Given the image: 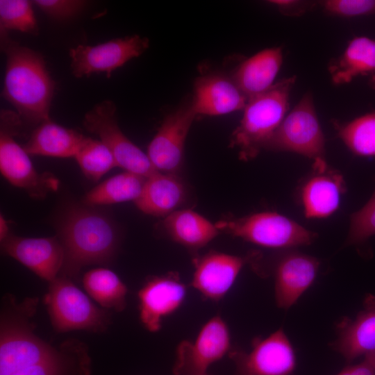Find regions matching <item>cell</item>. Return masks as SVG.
I'll return each mask as SVG.
<instances>
[{
	"label": "cell",
	"instance_id": "836d02e7",
	"mask_svg": "<svg viewBox=\"0 0 375 375\" xmlns=\"http://www.w3.org/2000/svg\"><path fill=\"white\" fill-rule=\"evenodd\" d=\"M32 2L49 16L58 19L75 15L85 5V1L76 0H35Z\"/></svg>",
	"mask_w": 375,
	"mask_h": 375
},
{
	"label": "cell",
	"instance_id": "ab89813d",
	"mask_svg": "<svg viewBox=\"0 0 375 375\" xmlns=\"http://www.w3.org/2000/svg\"><path fill=\"white\" fill-rule=\"evenodd\" d=\"M202 375H210V374H209L208 373H207V374H202Z\"/></svg>",
	"mask_w": 375,
	"mask_h": 375
},
{
	"label": "cell",
	"instance_id": "6da1fadb",
	"mask_svg": "<svg viewBox=\"0 0 375 375\" xmlns=\"http://www.w3.org/2000/svg\"><path fill=\"white\" fill-rule=\"evenodd\" d=\"M54 226L64 250L60 276L75 279L84 267L108 265L118 252L119 228L111 217L95 206L67 204L59 212Z\"/></svg>",
	"mask_w": 375,
	"mask_h": 375
},
{
	"label": "cell",
	"instance_id": "e0dca14e",
	"mask_svg": "<svg viewBox=\"0 0 375 375\" xmlns=\"http://www.w3.org/2000/svg\"><path fill=\"white\" fill-rule=\"evenodd\" d=\"M1 249L5 254L48 283L59 276L62 270L64 250L56 236L25 238L11 234L1 242Z\"/></svg>",
	"mask_w": 375,
	"mask_h": 375
},
{
	"label": "cell",
	"instance_id": "5bb4252c",
	"mask_svg": "<svg viewBox=\"0 0 375 375\" xmlns=\"http://www.w3.org/2000/svg\"><path fill=\"white\" fill-rule=\"evenodd\" d=\"M186 294V286L176 272L148 278L138 292L144 327L151 333L160 331L163 319L181 306Z\"/></svg>",
	"mask_w": 375,
	"mask_h": 375
},
{
	"label": "cell",
	"instance_id": "9a60e30c",
	"mask_svg": "<svg viewBox=\"0 0 375 375\" xmlns=\"http://www.w3.org/2000/svg\"><path fill=\"white\" fill-rule=\"evenodd\" d=\"M256 254L246 256L209 251L193 259L192 286L203 297L219 301L230 290L244 266L253 262Z\"/></svg>",
	"mask_w": 375,
	"mask_h": 375
},
{
	"label": "cell",
	"instance_id": "7c38bea8",
	"mask_svg": "<svg viewBox=\"0 0 375 375\" xmlns=\"http://www.w3.org/2000/svg\"><path fill=\"white\" fill-rule=\"evenodd\" d=\"M149 46V39L138 35L113 39L95 46L80 44L69 50L72 74L81 78L106 72L109 78L112 72L140 56Z\"/></svg>",
	"mask_w": 375,
	"mask_h": 375
},
{
	"label": "cell",
	"instance_id": "d4e9b609",
	"mask_svg": "<svg viewBox=\"0 0 375 375\" xmlns=\"http://www.w3.org/2000/svg\"><path fill=\"white\" fill-rule=\"evenodd\" d=\"M85 138L48 119L36 127L23 147L32 156L74 157Z\"/></svg>",
	"mask_w": 375,
	"mask_h": 375
},
{
	"label": "cell",
	"instance_id": "d6986e66",
	"mask_svg": "<svg viewBox=\"0 0 375 375\" xmlns=\"http://www.w3.org/2000/svg\"><path fill=\"white\" fill-rule=\"evenodd\" d=\"M247 100L231 77L211 73L196 80L191 103L197 116H217L243 110Z\"/></svg>",
	"mask_w": 375,
	"mask_h": 375
},
{
	"label": "cell",
	"instance_id": "f35d334b",
	"mask_svg": "<svg viewBox=\"0 0 375 375\" xmlns=\"http://www.w3.org/2000/svg\"><path fill=\"white\" fill-rule=\"evenodd\" d=\"M369 85L373 88L375 89V76L370 77L369 81Z\"/></svg>",
	"mask_w": 375,
	"mask_h": 375
},
{
	"label": "cell",
	"instance_id": "8d00e7d4",
	"mask_svg": "<svg viewBox=\"0 0 375 375\" xmlns=\"http://www.w3.org/2000/svg\"><path fill=\"white\" fill-rule=\"evenodd\" d=\"M11 233H10V226L8 222L1 214L0 215V241L1 243L6 240Z\"/></svg>",
	"mask_w": 375,
	"mask_h": 375
},
{
	"label": "cell",
	"instance_id": "277c9868",
	"mask_svg": "<svg viewBox=\"0 0 375 375\" xmlns=\"http://www.w3.org/2000/svg\"><path fill=\"white\" fill-rule=\"evenodd\" d=\"M295 81V76L283 78L248 99L240 122L230 139V147L237 149L240 159L252 160L265 149L286 115Z\"/></svg>",
	"mask_w": 375,
	"mask_h": 375
},
{
	"label": "cell",
	"instance_id": "d6a6232c",
	"mask_svg": "<svg viewBox=\"0 0 375 375\" xmlns=\"http://www.w3.org/2000/svg\"><path fill=\"white\" fill-rule=\"evenodd\" d=\"M319 4L325 13L332 16L353 17L375 15V0H325Z\"/></svg>",
	"mask_w": 375,
	"mask_h": 375
},
{
	"label": "cell",
	"instance_id": "44dd1931",
	"mask_svg": "<svg viewBox=\"0 0 375 375\" xmlns=\"http://www.w3.org/2000/svg\"><path fill=\"white\" fill-rule=\"evenodd\" d=\"M282 63L281 48H267L242 60L231 78L248 99L264 92L275 83Z\"/></svg>",
	"mask_w": 375,
	"mask_h": 375
},
{
	"label": "cell",
	"instance_id": "603a6c76",
	"mask_svg": "<svg viewBox=\"0 0 375 375\" xmlns=\"http://www.w3.org/2000/svg\"><path fill=\"white\" fill-rule=\"evenodd\" d=\"M87 344L76 338L63 341L46 360L12 375H91Z\"/></svg>",
	"mask_w": 375,
	"mask_h": 375
},
{
	"label": "cell",
	"instance_id": "4dcf8cb0",
	"mask_svg": "<svg viewBox=\"0 0 375 375\" xmlns=\"http://www.w3.org/2000/svg\"><path fill=\"white\" fill-rule=\"evenodd\" d=\"M32 5L33 2L27 0H1V31L36 33L38 26Z\"/></svg>",
	"mask_w": 375,
	"mask_h": 375
},
{
	"label": "cell",
	"instance_id": "7a4b0ae2",
	"mask_svg": "<svg viewBox=\"0 0 375 375\" xmlns=\"http://www.w3.org/2000/svg\"><path fill=\"white\" fill-rule=\"evenodd\" d=\"M1 44L6 56L3 97L28 123L38 126L50 119L54 85L42 55L11 40L3 31Z\"/></svg>",
	"mask_w": 375,
	"mask_h": 375
},
{
	"label": "cell",
	"instance_id": "484cf974",
	"mask_svg": "<svg viewBox=\"0 0 375 375\" xmlns=\"http://www.w3.org/2000/svg\"><path fill=\"white\" fill-rule=\"evenodd\" d=\"M332 82L341 85L359 76H375V40L356 36L338 58L328 66Z\"/></svg>",
	"mask_w": 375,
	"mask_h": 375
},
{
	"label": "cell",
	"instance_id": "83f0119b",
	"mask_svg": "<svg viewBox=\"0 0 375 375\" xmlns=\"http://www.w3.org/2000/svg\"><path fill=\"white\" fill-rule=\"evenodd\" d=\"M147 178L124 171L101 182L86 193L83 203L88 206L133 202L140 197Z\"/></svg>",
	"mask_w": 375,
	"mask_h": 375
},
{
	"label": "cell",
	"instance_id": "74e56055",
	"mask_svg": "<svg viewBox=\"0 0 375 375\" xmlns=\"http://www.w3.org/2000/svg\"><path fill=\"white\" fill-rule=\"evenodd\" d=\"M364 357L368 358L375 365V351L366 355Z\"/></svg>",
	"mask_w": 375,
	"mask_h": 375
},
{
	"label": "cell",
	"instance_id": "ffe728a7",
	"mask_svg": "<svg viewBox=\"0 0 375 375\" xmlns=\"http://www.w3.org/2000/svg\"><path fill=\"white\" fill-rule=\"evenodd\" d=\"M186 197V186L178 174L158 172L147 178L134 203L147 215L164 218L179 210Z\"/></svg>",
	"mask_w": 375,
	"mask_h": 375
},
{
	"label": "cell",
	"instance_id": "1f68e13d",
	"mask_svg": "<svg viewBox=\"0 0 375 375\" xmlns=\"http://www.w3.org/2000/svg\"><path fill=\"white\" fill-rule=\"evenodd\" d=\"M375 235V190L367 202L350 217L346 245L360 244Z\"/></svg>",
	"mask_w": 375,
	"mask_h": 375
},
{
	"label": "cell",
	"instance_id": "7402d4cb",
	"mask_svg": "<svg viewBox=\"0 0 375 375\" xmlns=\"http://www.w3.org/2000/svg\"><path fill=\"white\" fill-rule=\"evenodd\" d=\"M161 226L174 242L192 251L206 246L220 233L201 214L190 209H179L164 217Z\"/></svg>",
	"mask_w": 375,
	"mask_h": 375
},
{
	"label": "cell",
	"instance_id": "9c48e42d",
	"mask_svg": "<svg viewBox=\"0 0 375 375\" xmlns=\"http://www.w3.org/2000/svg\"><path fill=\"white\" fill-rule=\"evenodd\" d=\"M83 123L86 130L97 135L110 149L117 167L145 178L158 172L147 154L121 131L112 101L106 100L96 104L85 115Z\"/></svg>",
	"mask_w": 375,
	"mask_h": 375
},
{
	"label": "cell",
	"instance_id": "30bf717a",
	"mask_svg": "<svg viewBox=\"0 0 375 375\" xmlns=\"http://www.w3.org/2000/svg\"><path fill=\"white\" fill-rule=\"evenodd\" d=\"M228 326L223 317L217 315L209 319L192 340H183L177 346L173 374L202 375L231 351Z\"/></svg>",
	"mask_w": 375,
	"mask_h": 375
},
{
	"label": "cell",
	"instance_id": "8992f818",
	"mask_svg": "<svg viewBox=\"0 0 375 375\" xmlns=\"http://www.w3.org/2000/svg\"><path fill=\"white\" fill-rule=\"evenodd\" d=\"M221 232L246 242L274 249L309 245L317 234L290 217L274 211L260 212L215 223Z\"/></svg>",
	"mask_w": 375,
	"mask_h": 375
},
{
	"label": "cell",
	"instance_id": "cb8c5ba5",
	"mask_svg": "<svg viewBox=\"0 0 375 375\" xmlns=\"http://www.w3.org/2000/svg\"><path fill=\"white\" fill-rule=\"evenodd\" d=\"M332 346L348 362L375 351V307H366L354 319L341 322Z\"/></svg>",
	"mask_w": 375,
	"mask_h": 375
},
{
	"label": "cell",
	"instance_id": "8fae6325",
	"mask_svg": "<svg viewBox=\"0 0 375 375\" xmlns=\"http://www.w3.org/2000/svg\"><path fill=\"white\" fill-rule=\"evenodd\" d=\"M237 375H290L296 367L294 348L282 328L264 338H255L246 351L231 349Z\"/></svg>",
	"mask_w": 375,
	"mask_h": 375
},
{
	"label": "cell",
	"instance_id": "2e32d148",
	"mask_svg": "<svg viewBox=\"0 0 375 375\" xmlns=\"http://www.w3.org/2000/svg\"><path fill=\"white\" fill-rule=\"evenodd\" d=\"M319 265L317 258L297 250L283 252L271 270L277 306L286 310L295 304L315 282Z\"/></svg>",
	"mask_w": 375,
	"mask_h": 375
},
{
	"label": "cell",
	"instance_id": "f1b7e54d",
	"mask_svg": "<svg viewBox=\"0 0 375 375\" xmlns=\"http://www.w3.org/2000/svg\"><path fill=\"white\" fill-rule=\"evenodd\" d=\"M333 125L338 137L353 154L375 156V111L344 123L335 121Z\"/></svg>",
	"mask_w": 375,
	"mask_h": 375
},
{
	"label": "cell",
	"instance_id": "3957f363",
	"mask_svg": "<svg viewBox=\"0 0 375 375\" xmlns=\"http://www.w3.org/2000/svg\"><path fill=\"white\" fill-rule=\"evenodd\" d=\"M39 303L38 297L18 301L6 294L2 299L0 315V375H12L51 356L57 350L35 332L33 318Z\"/></svg>",
	"mask_w": 375,
	"mask_h": 375
},
{
	"label": "cell",
	"instance_id": "ba28073f",
	"mask_svg": "<svg viewBox=\"0 0 375 375\" xmlns=\"http://www.w3.org/2000/svg\"><path fill=\"white\" fill-rule=\"evenodd\" d=\"M20 122L17 114L1 110L0 170L13 186L24 190L31 198L42 199L49 193L56 191L60 182L50 173H39L24 147L15 140Z\"/></svg>",
	"mask_w": 375,
	"mask_h": 375
},
{
	"label": "cell",
	"instance_id": "5b68a950",
	"mask_svg": "<svg viewBox=\"0 0 375 375\" xmlns=\"http://www.w3.org/2000/svg\"><path fill=\"white\" fill-rule=\"evenodd\" d=\"M44 303L52 328L59 333L74 330L103 333L111 324V312L96 306L65 276L59 275L49 283Z\"/></svg>",
	"mask_w": 375,
	"mask_h": 375
},
{
	"label": "cell",
	"instance_id": "e575fe53",
	"mask_svg": "<svg viewBox=\"0 0 375 375\" xmlns=\"http://www.w3.org/2000/svg\"><path fill=\"white\" fill-rule=\"evenodd\" d=\"M267 2L282 14L294 17L305 14L316 5L315 2L298 0H272Z\"/></svg>",
	"mask_w": 375,
	"mask_h": 375
},
{
	"label": "cell",
	"instance_id": "4316f807",
	"mask_svg": "<svg viewBox=\"0 0 375 375\" xmlns=\"http://www.w3.org/2000/svg\"><path fill=\"white\" fill-rule=\"evenodd\" d=\"M83 285L89 297L103 308L115 312L126 308L128 288L113 271L105 267L94 268L85 273Z\"/></svg>",
	"mask_w": 375,
	"mask_h": 375
},
{
	"label": "cell",
	"instance_id": "52a82bcc",
	"mask_svg": "<svg viewBox=\"0 0 375 375\" xmlns=\"http://www.w3.org/2000/svg\"><path fill=\"white\" fill-rule=\"evenodd\" d=\"M265 149L301 155L312 160V167L327 165L325 159V137L311 93L305 94L286 114Z\"/></svg>",
	"mask_w": 375,
	"mask_h": 375
},
{
	"label": "cell",
	"instance_id": "d590c367",
	"mask_svg": "<svg viewBox=\"0 0 375 375\" xmlns=\"http://www.w3.org/2000/svg\"><path fill=\"white\" fill-rule=\"evenodd\" d=\"M336 375H375V365L367 357L358 364L349 365Z\"/></svg>",
	"mask_w": 375,
	"mask_h": 375
},
{
	"label": "cell",
	"instance_id": "f546056e",
	"mask_svg": "<svg viewBox=\"0 0 375 375\" xmlns=\"http://www.w3.org/2000/svg\"><path fill=\"white\" fill-rule=\"evenodd\" d=\"M83 174L90 180L99 181L104 174L117 167L115 159L100 140L85 138L74 156Z\"/></svg>",
	"mask_w": 375,
	"mask_h": 375
},
{
	"label": "cell",
	"instance_id": "ac0fdd59",
	"mask_svg": "<svg viewBox=\"0 0 375 375\" xmlns=\"http://www.w3.org/2000/svg\"><path fill=\"white\" fill-rule=\"evenodd\" d=\"M346 187L342 175L328 165L313 168L299 189V201L305 217L322 219L331 216L339 209Z\"/></svg>",
	"mask_w": 375,
	"mask_h": 375
},
{
	"label": "cell",
	"instance_id": "4fadbf2b",
	"mask_svg": "<svg viewBox=\"0 0 375 375\" xmlns=\"http://www.w3.org/2000/svg\"><path fill=\"white\" fill-rule=\"evenodd\" d=\"M196 117L191 102L165 117L147 153L158 172L178 174L183 165L185 141Z\"/></svg>",
	"mask_w": 375,
	"mask_h": 375
}]
</instances>
